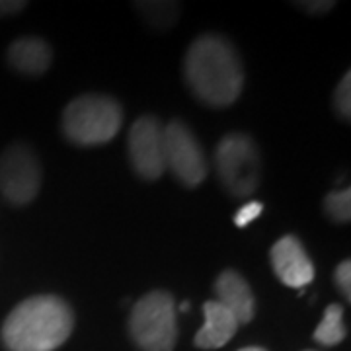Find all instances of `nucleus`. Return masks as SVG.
I'll return each mask as SVG.
<instances>
[{
    "label": "nucleus",
    "mask_w": 351,
    "mask_h": 351,
    "mask_svg": "<svg viewBox=\"0 0 351 351\" xmlns=\"http://www.w3.org/2000/svg\"><path fill=\"white\" fill-rule=\"evenodd\" d=\"M184 78L193 96L205 106L226 108L244 88V66L237 47L223 36L205 34L189 45Z\"/></svg>",
    "instance_id": "obj_1"
},
{
    "label": "nucleus",
    "mask_w": 351,
    "mask_h": 351,
    "mask_svg": "<svg viewBox=\"0 0 351 351\" xmlns=\"http://www.w3.org/2000/svg\"><path fill=\"white\" fill-rule=\"evenodd\" d=\"M75 328L71 304L57 295H36L6 316L0 338L8 351H55Z\"/></svg>",
    "instance_id": "obj_2"
},
{
    "label": "nucleus",
    "mask_w": 351,
    "mask_h": 351,
    "mask_svg": "<svg viewBox=\"0 0 351 351\" xmlns=\"http://www.w3.org/2000/svg\"><path fill=\"white\" fill-rule=\"evenodd\" d=\"M123 110L119 101L104 94H84L71 101L63 112L64 137L78 147L110 143L121 129Z\"/></svg>",
    "instance_id": "obj_3"
},
{
    "label": "nucleus",
    "mask_w": 351,
    "mask_h": 351,
    "mask_svg": "<svg viewBox=\"0 0 351 351\" xmlns=\"http://www.w3.org/2000/svg\"><path fill=\"white\" fill-rule=\"evenodd\" d=\"M129 334L141 351H172L178 339L174 297L156 289L135 302L129 314Z\"/></svg>",
    "instance_id": "obj_4"
},
{
    "label": "nucleus",
    "mask_w": 351,
    "mask_h": 351,
    "mask_svg": "<svg viewBox=\"0 0 351 351\" xmlns=\"http://www.w3.org/2000/svg\"><path fill=\"white\" fill-rule=\"evenodd\" d=\"M215 168L223 188L234 197L252 195L262 178L258 145L246 133H228L215 149Z\"/></svg>",
    "instance_id": "obj_5"
},
{
    "label": "nucleus",
    "mask_w": 351,
    "mask_h": 351,
    "mask_svg": "<svg viewBox=\"0 0 351 351\" xmlns=\"http://www.w3.org/2000/svg\"><path fill=\"white\" fill-rule=\"evenodd\" d=\"M41 188V164L32 147L14 143L0 154V193L12 205H27Z\"/></svg>",
    "instance_id": "obj_6"
},
{
    "label": "nucleus",
    "mask_w": 351,
    "mask_h": 351,
    "mask_svg": "<svg viewBox=\"0 0 351 351\" xmlns=\"http://www.w3.org/2000/svg\"><path fill=\"white\" fill-rule=\"evenodd\" d=\"M164 152L166 168L188 188H197L209 172L207 156L199 141L184 121L172 119L164 127Z\"/></svg>",
    "instance_id": "obj_7"
},
{
    "label": "nucleus",
    "mask_w": 351,
    "mask_h": 351,
    "mask_svg": "<svg viewBox=\"0 0 351 351\" xmlns=\"http://www.w3.org/2000/svg\"><path fill=\"white\" fill-rule=\"evenodd\" d=\"M129 158L138 178L154 182L166 172L164 125L154 115H143L129 129Z\"/></svg>",
    "instance_id": "obj_8"
},
{
    "label": "nucleus",
    "mask_w": 351,
    "mask_h": 351,
    "mask_svg": "<svg viewBox=\"0 0 351 351\" xmlns=\"http://www.w3.org/2000/svg\"><path fill=\"white\" fill-rule=\"evenodd\" d=\"M271 265L277 279L291 289H302L314 279V263L302 242L293 234L279 239L271 248Z\"/></svg>",
    "instance_id": "obj_9"
},
{
    "label": "nucleus",
    "mask_w": 351,
    "mask_h": 351,
    "mask_svg": "<svg viewBox=\"0 0 351 351\" xmlns=\"http://www.w3.org/2000/svg\"><path fill=\"white\" fill-rule=\"evenodd\" d=\"M217 302L234 314L239 324H248L256 314V299L250 285L237 269H225L215 279Z\"/></svg>",
    "instance_id": "obj_10"
},
{
    "label": "nucleus",
    "mask_w": 351,
    "mask_h": 351,
    "mask_svg": "<svg viewBox=\"0 0 351 351\" xmlns=\"http://www.w3.org/2000/svg\"><path fill=\"white\" fill-rule=\"evenodd\" d=\"M205 324L195 334V346L201 350H219L226 346L239 330V320L221 302L207 301L203 304Z\"/></svg>",
    "instance_id": "obj_11"
},
{
    "label": "nucleus",
    "mask_w": 351,
    "mask_h": 351,
    "mask_svg": "<svg viewBox=\"0 0 351 351\" xmlns=\"http://www.w3.org/2000/svg\"><path fill=\"white\" fill-rule=\"evenodd\" d=\"M53 59L51 45L41 38H20L8 47V63L14 71L27 76L47 73Z\"/></svg>",
    "instance_id": "obj_12"
},
{
    "label": "nucleus",
    "mask_w": 351,
    "mask_h": 351,
    "mask_svg": "<svg viewBox=\"0 0 351 351\" xmlns=\"http://www.w3.org/2000/svg\"><path fill=\"white\" fill-rule=\"evenodd\" d=\"M314 339L320 346H338L346 338V326H343V306L338 302L328 304L322 314L320 324L314 330Z\"/></svg>",
    "instance_id": "obj_13"
},
{
    "label": "nucleus",
    "mask_w": 351,
    "mask_h": 351,
    "mask_svg": "<svg viewBox=\"0 0 351 351\" xmlns=\"http://www.w3.org/2000/svg\"><path fill=\"white\" fill-rule=\"evenodd\" d=\"M137 12L143 16V20L156 29L172 27L180 18V2H135Z\"/></svg>",
    "instance_id": "obj_14"
},
{
    "label": "nucleus",
    "mask_w": 351,
    "mask_h": 351,
    "mask_svg": "<svg viewBox=\"0 0 351 351\" xmlns=\"http://www.w3.org/2000/svg\"><path fill=\"white\" fill-rule=\"evenodd\" d=\"M324 211L326 215L339 225H346L350 223L351 219V189H336V191H330L326 197H324Z\"/></svg>",
    "instance_id": "obj_15"
},
{
    "label": "nucleus",
    "mask_w": 351,
    "mask_h": 351,
    "mask_svg": "<svg viewBox=\"0 0 351 351\" xmlns=\"http://www.w3.org/2000/svg\"><path fill=\"white\" fill-rule=\"evenodd\" d=\"M334 106H336V112L343 119V121H350L351 115V75L346 73L343 78L339 80L338 88L334 92Z\"/></svg>",
    "instance_id": "obj_16"
},
{
    "label": "nucleus",
    "mask_w": 351,
    "mask_h": 351,
    "mask_svg": "<svg viewBox=\"0 0 351 351\" xmlns=\"http://www.w3.org/2000/svg\"><path fill=\"white\" fill-rule=\"evenodd\" d=\"M263 211V205L260 201H248L246 205H242L237 215H234V225L239 226V228H244V226H248L252 221H256Z\"/></svg>",
    "instance_id": "obj_17"
},
{
    "label": "nucleus",
    "mask_w": 351,
    "mask_h": 351,
    "mask_svg": "<svg viewBox=\"0 0 351 351\" xmlns=\"http://www.w3.org/2000/svg\"><path fill=\"white\" fill-rule=\"evenodd\" d=\"M334 279H336V285H338L339 293L343 295L346 301H351V262L350 260H343L336 267V274H334Z\"/></svg>",
    "instance_id": "obj_18"
},
{
    "label": "nucleus",
    "mask_w": 351,
    "mask_h": 351,
    "mask_svg": "<svg viewBox=\"0 0 351 351\" xmlns=\"http://www.w3.org/2000/svg\"><path fill=\"white\" fill-rule=\"evenodd\" d=\"M297 6L308 14H326L336 6V2H328V0H320V2L308 0V2H304V0H301V2H297Z\"/></svg>",
    "instance_id": "obj_19"
},
{
    "label": "nucleus",
    "mask_w": 351,
    "mask_h": 351,
    "mask_svg": "<svg viewBox=\"0 0 351 351\" xmlns=\"http://www.w3.org/2000/svg\"><path fill=\"white\" fill-rule=\"evenodd\" d=\"M27 6L24 0H0V16H10V14H18Z\"/></svg>",
    "instance_id": "obj_20"
},
{
    "label": "nucleus",
    "mask_w": 351,
    "mask_h": 351,
    "mask_svg": "<svg viewBox=\"0 0 351 351\" xmlns=\"http://www.w3.org/2000/svg\"><path fill=\"white\" fill-rule=\"evenodd\" d=\"M239 351H265L263 348H242V350Z\"/></svg>",
    "instance_id": "obj_21"
}]
</instances>
